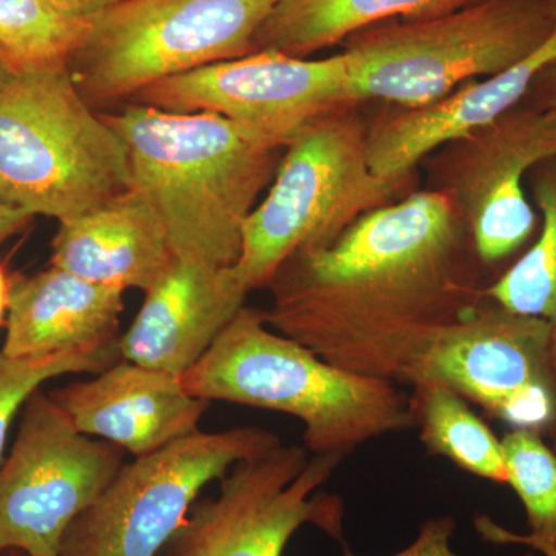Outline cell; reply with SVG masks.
I'll return each instance as SVG.
<instances>
[{
	"label": "cell",
	"instance_id": "cell-1",
	"mask_svg": "<svg viewBox=\"0 0 556 556\" xmlns=\"http://www.w3.org/2000/svg\"><path fill=\"white\" fill-rule=\"evenodd\" d=\"M484 269L452 199L417 190L292 254L269 281L266 324L334 367L397 383L434 332L481 305Z\"/></svg>",
	"mask_w": 556,
	"mask_h": 556
},
{
	"label": "cell",
	"instance_id": "cell-2",
	"mask_svg": "<svg viewBox=\"0 0 556 556\" xmlns=\"http://www.w3.org/2000/svg\"><path fill=\"white\" fill-rule=\"evenodd\" d=\"M101 112L129 150L131 188L159 212L177 260L229 268L283 148L215 113L126 102Z\"/></svg>",
	"mask_w": 556,
	"mask_h": 556
},
{
	"label": "cell",
	"instance_id": "cell-3",
	"mask_svg": "<svg viewBox=\"0 0 556 556\" xmlns=\"http://www.w3.org/2000/svg\"><path fill=\"white\" fill-rule=\"evenodd\" d=\"M181 382L207 402L295 417L303 424V447L316 456L345 459L372 439L415 428L409 396L396 383L328 364L274 331L265 309L248 305Z\"/></svg>",
	"mask_w": 556,
	"mask_h": 556
},
{
	"label": "cell",
	"instance_id": "cell-4",
	"mask_svg": "<svg viewBox=\"0 0 556 556\" xmlns=\"http://www.w3.org/2000/svg\"><path fill=\"white\" fill-rule=\"evenodd\" d=\"M131 188L129 150L68 61L24 65L0 91V203L65 222Z\"/></svg>",
	"mask_w": 556,
	"mask_h": 556
},
{
	"label": "cell",
	"instance_id": "cell-5",
	"mask_svg": "<svg viewBox=\"0 0 556 556\" xmlns=\"http://www.w3.org/2000/svg\"><path fill=\"white\" fill-rule=\"evenodd\" d=\"M556 28V0H473L434 16L372 25L345 40L354 101L416 109L490 78L540 49Z\"/></svg>",
	"mask_w": 556,
	"mask_h": 556
},
{
	"label": "cell",
	"instance_id": "cell-6",
	"mask_svg": "<svg viewBox=\"0 0 556 556\" xmlns=\"http://www.w3.org/2000/svg\"><path fill=\"white\" fill-rule=\"evenodd\" d=\"M358 105L313 121L285 148L268 193L244 222L233 265L249 291L268 288L292 254L328 247L358 218L396 201L412 182L371 170L369 123Z\"/></svg>",
	"mask_w": 556,
	"mask_h": 556
},
{
	"label": "cell",
	"instance_id": "cell-7",
	"mask_svg": "<svg viewBox=\"0 0 556 556\" xmlns=\"http://www.w3.org/2000/svg\"><path fill=\"white\" fill-rule=\"evenodd\" d=\"M278 0H123L90 20L68 60L84 100L100 110L182 73L252 53Z\"/></svg>",
	"mask_w": 556,
	"mask_h": 556
},
{
	"label": "cell",
	"instance_id": "cell-8",
	"mask_svg": "<svg viewBox=\"0 0 556 556\" xmlns=\"http://www.w3.org/2000/svg\"><path fill=\"white\" fill-rule=\"evenodd\" d=\"M280 444L265 428L199 430L135 457L72 522L60 556H159L208 482Z\"/></svg>",
	"mask_w": 556,
	"mask_h": 556
},
{
	"label": "cell",
	"instance_id": "cell-9",
	"mask_svg": "<svg viewBox=\"0 0 556 556\" xmlns=\"http://www.w3.org/2000/svg\"><path fill=\"white\" fill-rule=\"evenodd\" d=\"M397 383H438L493 419L544 434L556 408V345L543 318L482 300L424 343Z\"/></svg>",
	"mask_w": 556,
	"mask_h": 556
},
{
	"label": "cell",
	"instance_id": "cell-10",
	"mask_svg": "<svg viewBox=\"0 0 556 556\" xmlns=\"http://www.w3.org/2000/svg\"><path fill=\"white\" fill-rule=\"evenodd\" d=\"M342 460L283 444L241 460L219 479L217 497L193 504L167 556H283L303 526L345 544V506L320 492Z\"/></svg>",
	"mask_w": 556,
	"mask_h": 556
},
{
	"label": "cell",
	"instance_id": "cell-11",
	"mask_svg": "<svg viewBox=\"0 0 556 556\" xmlns=\"http://www.w3.org/2000/svg\"><path fill=\"white\" fill-rule=\"evenodd\" d=\"M123 466V448L80 433L50 394L36 391L0 467V552L60 556L68 527Z\"/></svg>",
	"mask_w": 556,
	"mask_h": 556
},
{
	"label": "cell",
	"instance_id": "cell-12",
	"mask_svg": "<svg viewBox=\"0 0 556 556\" xmlns=\"http://www.w3.org/2000/svg\"><path fill=\"white\" fill-rule=\"evenodd\" d=\"M433 153L427 156L428 188L455 203L484 268L532 241L540 217L527 199L526 179L536 164L556 159L555 110L521 102Z\"/></svg>",
	"mask_w": 556,
	"mask_h": 556
},
{
	"label": "cell",
	"instance_id": "cell-13",
	"mask_svg": "<svg viewBox=\"0 0 556 556\" xmlns=\"http://www.w3.org/2000/svg\"><path fill=\"white\" fill-rule=\"evenodd\" d=\"M129 102L215 113L287 148L309 123L356 105L342 53L325 60L257 51L152 84Z\"/></svg>",
	"mask_w": 556,
	"mask_h": 556
},
{
	"label": "cell",
	"instance_id": "cell-14",
	"mask_svg": "<svg viewBox=\"0 0 556 556\" xmlns=\"http://www.w3.org/2000/svg\"><path fill=\"white\" fill-rule=\"evenodd\" d=\"M76 430L135 457L149 455L200 428L208 402L189 394L181 376L121 358L97 378L51 391Z\"/></svg>",
	"mask_w": 556,
	"mask_h": 556
},
{
	"label": "cell",
	"instance_id": "cell-15",
	"mask_svg": "<svg viewBox=\"0 0 556 556\" xmlns=\"http://www.w3.org/2000/svg\"><path fill=\"white\" fill-rule=\"evenodd\" d=\"M249 294L233 266L214 268L175 258L169 273L146 292L138 316L119 336L121 357L185 375L247 305Z\"/></svg>",
	"mask_w": 556,
	"mask_h": 556
},
{
	"label": "cell",
	"instance_id": "cell-16",
	"mask_svg": "<svg viewBox=\"0 0 556 556\" xmlns=\"http://www.w3.org/2000/svg\"><path fill=\"white\" fill-rule=\"evenodd\" d=\"M554 61L556 28L540 49L500 75L470 80L433 104L379 116L368 127L369 167L383 178L413 177L434 150L521 104L536 76Z\"/></svg>",
	"mask_w": 556,
	"mask_h": 556
},
{
	"label": "cell",
	"instance_id": "cell-17",
	"mask_svg": "<svg viewBox=\"0 0 556 556\" xmlns=\"http://www.w3.org/2000/svg\"><path fill=\"white\" fill-rule=\"evenodd\" d=\"M175 257L159 212L130 188L80 217L60 222L50 266L102 287L148 292Z\"/></svg>",
	"mask_w": 556,
	"mask_h": 556
},
{
	"label": "cell",
	"instance_id": "cell-18",
	"mask_svg": "<svg viewBox=\"0 0 556 556\" xmlns=\"http://www.w3.org/2000/svg\"><path fill=\"white\" fill-rule=\"evenodd\" d=\"M123 289L91 283L67 270L10 277L2 353L35 357L118 342Z\"/></svg>",
	"mask_w": 556,
	"mask_h": 556
},
{
	"label": "cell",
	"instance_id": "cell-19",
	"mask_svg": "<svg viewBox=\"0 0 556 556\" xmlns=\"http://www.w3.org/2000/svg\"><path fill=\"white\" fill-rule=\"evenodd\" d=\"M473 0H278L252 40V53L308 58L357 31L394 20L434 16Z\"/></svg>",
	"mask_w": 556,
	"mask_h": 556
},
{
	"label": "cell",
	"instance_id": "cell-20",
	"mask_svg": "<svg viewBox=\"0 0 556 556\" xmlns=\"http://www.w3.org/2000/svg\"><path fill=\"white\" fill-rule=\"evenodd\" d=\"M415 428L428 455L441 456L473 477L507 485L503 441L466 399L438 383L412 387Z\"/></svg>",
	"mask_w": 556,
	"mask_h": 556
},
{
	"label": "cell",
	"instance_id": "cell-21",
	"mask_svg": "<svg viewBox=\"0 0 556 556\" xmlns=\"http://www.w3.org/2000/svg\"><path fill=\"white\" fill-rule=\"evenodd\" d=\"M526 185L540 211V232L521 257L486 285L484 298L511 313L543 318L556 345V159L536 164Z\"/></svg>",
	"mask_w": 556,
	"mask_h": 556
},
{
	"label": "cell",
	"instance_id": "cell-22",
	"mask_svg": "<svg viewBox=\"0 0 556 556\" xmlns=\"http://www.w3.org/2000/svg\"><path fill=\"white\" fill-rule=\"evenodd\" d=\"M507 485L525 507L529 535L556 543V453L543 433L517 428L501 439Z\"/></svg>",
	"mask_w": 556,
	"mask_h": 556
},
{
	"label": "cell",
	"instance_id": "cell-23",
	"mask_svg": "<svg viewBox=\"0 0 556 556\" xmlns=\"http://www.w3.org/2000/svg\"><path fill=\"white\" fill-rule=\"evenodd\" d=\"M89 24L65 20L39 0H0V51L21 67L68 61Z\"/></svg>",
	"mask_w": 556,
	"mask_h": 556
},
{
	"label": "cell",
	"instance_id": "cell-24",
	"mask_svg": "<svg viewBox=\"0 0 556 556\" xmlns=\"http://www.w3.org/2000/svg\"><path fill=\"white\" fill-rule=\"evenodd\" d=\"M121 358L119 340L101 348L47 356L9 357L0 351V464L14 417L43 382L75 372L100 375Z\"/></svg>",
	"mask_w": 556,
	"mask_h": 556
},
{
	"label": "cell",
	"instance_id": "cell-25",
	"mask_svg": "<svg viewBox=\"0 0 556 556\" xmlns=\"http://www.w3.org/2000/svg\"><path fill=\"white\" fill-rule=\"evenodd\" d=\"M456 519L450 515L428 518L419 527V532L409 546L390 556H459L452 548V538L455 535ZM343 556H364L354 554L350 546L342 544ZM525 556H536L526 554Z\"/></svg>",
	"mask_w": 556,
	"mask_h": 556
},
{
	"label": "cell",
	"instance_id": "cell-26",
	"mask_svg": "<svg viewBox=\"0 0 556 556\" xmlns=\"http://www.w3.org/2000/svg\"><path fill=\"white\" fill-rule=\"evenodd\" d=\"M475 530L486 543L500 544V546H526L543 556H556V543L554 541L540 540L529 533H518L497 525L486 515H478L475 518Z\"/></svg>",
	"mask_w": 556,
	"mask_h": 556
},
{
	"label": "cell",
	"instance_id": "cell-27",
	"mask_svg": "<svg viewBox=\"0 0 556 556\" xmlns=\"http://www.w3.org/2000/svg\"><path fill=\"white\" fill-rule=\"evenodd\" d=\"M43 7L65 20L90 21L123 0H39Z\"/></svg>",
	"mask_w": 556,
	"mask_h": 556
},
{
	"label": "cell",
	"instance_id": "cell-28",
	"mask_svg": "<svg viewBox=\"0 0 556 556\" xmlns=\"http://www.w3.org/2000/svg\"><path fill=\"white\" fill-rule=\"evenodd\" d=\"M522 102L540 109L555 110L556 112V61L548 64L536 76L532 89L529 90Z\"/></svg>",
	"mask_w": 556,
	"mask_h": 556
},
{
	"label": "cell",
	"instance_id": "cell-29",
	"mask_svg": "<svg viewBox=\"0 0 556 556\" xmlns=\"http://www.w3.org/2000/svg\"><path fill=\"white\" fill-rule=\"evenodd\" d=\"M33 218L35 215L24 208L0 203V244L30 225Z\"/></svg>",
	"mask_w": 556,
	"mask_h": 556
},
{
	"label": "cell",
	"instance_id": "cell-30",
	"mask_svg": "<svg viewBox=\"0 0 556 556\" xmlns=\"http://www.w3.org/2000/svg\"><path fill=\"white\" fill-rule=\"evenodd\" d=\"M21 65H17L16 62L11 60V58L7 56L3 51H0V91L5 89L7 86L16 78L17 73H20Z\"/></svg>",
	"mask_w": 556,
	"mask_h": 556
},
{
	"label": "cell",
	"instance_id": "cell-31",
	"mask_svg": "<svg viewBox=\"0 0 556 556\" xmlns=\"http://www.w3.org/2000/svg\"><path fill=\"white\" fill-rule=\"evenodd\" d=\"M9 291H10V277L7 276L5 269L0 266V321H2L3 314L9 308Z\"/></svg>",
	"mask_w": 556,
	"mask_h": 556
},
{
	"label": "cell",
	"instance_id": "cell-32",
	"mask_svg": "<svg viewBox=\"0 0 556 556\" xmlns=\"http://www.w3.org/2000/svg\"><path fill=\"white\" fill-rule=\"evenodd\" d=\"M543 437L546 438L548 445H551V447L554 448L556 453V408L555 415L552 417V422L548 424L547 430L544 431Z\"/></svg>",
	"mask_w": 556,
	"mask_h": 556
},
{
	"label": "cell",
	"instance_id": "cell-33",
	"mask_svg": "<svg viewBox=\"0 0 556 556\" xmlns=\"http://www.w3.org/2000/svg\"><path fill=\"white\" fill-rule=\"evenodd\" d=\"M9 556H27V555L21 554V552H17V551H10Z\"/></svg>",
	"mask_w": 556,
	"mask_h": 556
}]
</instances>
